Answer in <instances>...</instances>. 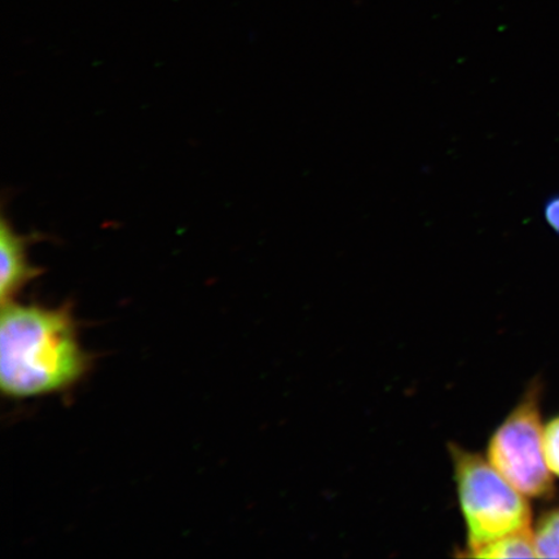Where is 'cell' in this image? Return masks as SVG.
I'll return each mask as SVG.
<instances>
[{
	"label": "cell",
	"instance_id": "6da1fadb",
	"mask_svg": "<svg viewBox=\"0 0 559 559\" xmlns=\"http://www.w3.org/2000/svg\"><path fill=\"white\" fill-rule=\"evenodd\" d=\"M90 367L67 307L4 304L0 318V386L12 400L60 393Z\"/></svg>",
	"mask_w": 559,
	"mask_h": 559
},
{
	"label": "cell",
	"instance_id": "7a4b0ae2",
	"mask_svg": "<svg viewBox=\"0 0 559 559\" xmlns=\"http://www.w3.org/2000/svg\"><path fill=\"white\" fill-rule=\"evenodd\" d=\"M454 481L466 526V550L530 530L526 496L502 477L487 457L450 445Z\"/></svg>",
	"mask_w": 559,
	"mask_h": 559
},
{
	"label": "cell",
	"instance_id": "3957f363",
	"mask_svg": "<svg viewBox=\"0 0 559 559\" xmlns=\"http://www.w3.org/2000/svg\"><path fill=\"white\" fill-rule=\"evenodd\" d=\"M539 390L531 388L510 412L487 445V460L510 485L526 498L543 499L554 492L555 484L545 461L544 428Z\"/></svg>",
	"mask_w": 559,
	"mask_h": 559
},
{
	"label": "cell",
	"instance_id": "277c9868",
	"mask_svg": "<svg viewBox=\"0 0 559 559\" xmlns=\"http://www.w3.org/2000/svg\"><path fill=\"white\" fill-rule=\"evenodd\" d=\"M33 236L19 235L5 218L0 230V253H2V271H0V296L2 305L12 302L13 297L27 283L41 274L39 267L27 261V247Z\"/></svg>",
	"mask_w": 559,
	"mask_h": 559
},
{
	"label": "cell",
	"instance_id": "5b68a950",
	"mask_svg": "<svg viewBox=\"0 0 559 559\" xmlns=\"http://www.w3.org/2000/svg\"><path fill=\"white\" fill-rule=\"evenodd\" d=\"M465 557L471 558H536L537 550L533 531L501 537V539L480 545V547L466 550Z\"/></svg>",
	"mask_w": 559,
	"mask_h": 559
},
{
	"label": "cell",
	"instance_id": "8992f818",
	"mask_svg": "<svg viewBox=\"0 0 559 559\" xmlns=\"http://www.w3.org/2000/svg\"><path fill=\"white\" fill-rule=\"evenodd\" d=\"M534 535L537 557L559 558V509L543 515Z\"/></svg>",
	"mask_w": 559,
	"mask_h": 559
},
{
	"label": "cell",
	"instance_id": "52a82bcc",
	"mask_svg": "<svg viewBox=\"0 0 559 559\" xmlns=\"http://www.w3.org/2000/svg\"><path fill=\"white\" fill-rule=\"evenodd\" d=\"M543 443L549 471L559 477V416L545 426Z\"/></svg>",
	"mask_w": 559,
	"mask_h": 559
},
{
	"label": "cell",
	"instance_id": "ba28073f",
	"mask_svg": "<svg viewBox=\"0 0 559 559\" xmlns=\"http://www.w3.org/2000/svg\"><path fill=\"white\" fill-rule=\"evenodd\" d=\"M543 218L550 230L559 236V193L550 194L544 201Z\"/></svg>",
	"mask_w": 559,
	"mask_h": 559
}]
</instances>
